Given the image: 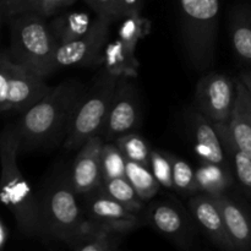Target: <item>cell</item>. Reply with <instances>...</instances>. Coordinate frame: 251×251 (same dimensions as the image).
<instances>
[{
  "label": "cell",
  "instance_id": "6",
  "mask_svg": "<svg viewBox=\"0 0 251 251\" xmlns=\"http://www.w3.org/2000/svg\"><path fill=\"white\" fill-rule=\"evenodd\" d=\"M77 196L70 176L59 178L49 186L41 202L42 234L69 245L86 218Z\"/></svg>",
  "mask_w": 251,
  "mask_h": 251
},
{
  "label": "cell",
  "instance_id": "3",
  "mask_svg": "<svg viewBox=\"0 0 251 251\" xmlns=\"http://www.w3.org/2000/svg\"><path fill=\"white\" fill-rule=\"evenodd\" d=\"M47 19L36 11L14 17L10 25L9 54L16 63L32 69L43 77L53 74V59L58 43Z\"/></svg>",
  "mask_w": 251,
  "mask_h": 251
},
{
  "label": "cell",
  "instance_id": "38",
  "mask_svg": "<svg viewBox=\"0 0 251 251\" xmlns=\"http://www.w3.org/2000/svg\"><path fill=\"white\" fill-rule=\"evenodd\" d=\"M39 1L41 0H27V5H28V11H37L39 6Z\"/></svg>",
  "mask_w": 251,
  "mask_h": 251
},
{
  "label": "cell",
  "instance_id": "5",
  "mask_svg": "<svg viewBox=\"0 0 251 251\" xmlns=\"http://www.w3.org/2000/svg\"><path fill=\"white\" fill-rule=\"evenodd\" d=\"M119 80L103 69L92 87L86 91L63 142L66 150H78L91 137L100 135Z\"/></svg>",
  "mask_w": 251,
  "mask_h": 251
},
{
  "label": "cell",
  "instance_id": "7",
  "mask_svg": "<svg viewBox=\"0 0 251 251\" xmlns=\"http://www.w3.org/2000/svg\"><path fill=\"white\" fill-rule=\"evenodd\" d=\"M32 69L12 60L9 51L0 55V110L25 113L50 91L51 86Z\"/></svg>",
  "mask_w": 251,
  "mask_h": 251
},
{
  "label": "cell",
  "instance_id": "17",
  "mask_svg": "<svg viewBox=\"0 0 251 251\" xmlns=\"http://www.w3.org/2000/svg\"><path fill=\"white\" fill-rule=\"evenodd\" d=\"M221 208L228 233L237 250H251V218L239 203L222 195L215 199Z\"/></svg>",
  "mask_w": 251,
  "mask_h": 251
},
{
  "label": "cell",
  "instance_id": "2",
  "mask_svg": "<svg viewBox=\"0 0 251 251\" xmlns=\"http://www.w3.org/2000/svg\"><path fill=\"white\" fill-rule=\"evenodd\" d=\"M21 152L15 126L6 127L0 139L1 161V202L12 213L17 228L28 238L42 234L41 202L17 166Z\"/></svg>",
  "mask_w": 251,
  "mask_h": 251
},
{
  "label": "cell",
  "instance_id": "22",
  "mask_svg": "<svg viewBox=\"0 0 251 251\" xmlns=\"http://www.w3.org/2000/svg\"><path fill=\"white\" fill-rule=\"evenodd\" d=\"M230 38L235 54L251 64V9L238 6L230 16Z\"/></svg>",
  "mask_w": 251,
  "mask_h": 251
},
{
  "label": "cell",
  "instance_id": "29",
  "mask_svg": "<svg viewBox=\"0 0 251 251\" xmlns=\"http://www.w3.org/2000/svg\"><path fill=\"white\" fill-rule=\"evenodd\" d=\"M172 166H173L174 189L183 194L199 193L196 173L190 164L172 154Z\"/></svg>",
  "mask_w": 251,
  "mask_h": 251
},
{
  "label": "cell",
  "instance_id": "13",
  "mask_svg": "<svg viewBox=\"0 0 251 251\" xmlns=\"http://www.w3.org/2000/svg\"><path fill=\"white\" fill-rule=\"evenodd\" d=\"M191 215L202 232L213 244L225 250H237L228 233L225 218L217 201L211 196L201 194L194 196L189 202Z\"/></svg>",
  "mask_w": 251,
  "mask_h": 251
},
{
  "label": "cell",
  "instance_id": "10",
  "mask_svg": "<svg viewBox=\"0 0 251 251\" xmlns=\"http://www.w3.org/2000/svg\"><path fill=\"white\" fill-rule=\"evenodd\" d=\"M140 100L135 86L122 77L117 86L100 136L107 142L134 131L140 120Z\"/></svg>",
  "mask_w": 251,
  "mask_h": 251
},
{
  "label": "cell",
  "instance_id": "12",
  "mask_svg": "<svg viewBox=\"0 0 251 251\" xmlns=\"http://www.w3.org/2000/svg\"><path fill=\"white\" fill-rule=\"evenodd\" d=\"M104 139L100 135L91 137L78 149L70 174V183L78 195L91 193L103 183L102 149Z\"/></svg>",
  "mask_w": 251,
  "mask_h": 251
},
{
  "label": "cell",
  "instance_id": "23",
  "mask_svg": "<svg viewBox=\"0 0 251 251\" xmlns=\"http://www.w3.org/2000/svg\"><path fill=\"white\" fill-rule=\"evenodd\" d=\"M125 176L134 186L135 191L142 201L150 200L153 198L159 190V181L152 173L151 168L137 162H132L127 159L126 162V174Z\"/></svg>",
  "mask_w": 251,
  "mask_h": 251
},
{
  "label": "cell",
  "instance_id": "30",
  "mask_svg": "<svg viewBox=\"0 0 251 251\" xmlns=\"http://www.w3.org/2000/svg\"><path fill=\"white\" fill-rule=\"evenodd\" d=\"M150 168L162 186L168 189L174 188L172 154L164 153L159 150H152Z\"/></svg>",
  "mask_w": 251,
  "mask_h": 251
},
{
  "label": "cell",
  "instance_id": "28",
  "mask_svg": "<svg viewBox=\"0 0 251 251\" xmlns=\"http://www.w3.org/2000/svg\"><path fill=\"white\" fill-rule=\"evenodd\" d=\"M126 162V157L123 154L117 144L104 142L102 149L103 180L125 176Z\"/></svg>",
  "mask_w": 251,
  "mask_h": 251
},
{
  "label": "cell",
  "instance_id": "31",
  "mask_svg": "<svg viewBox=\"0 0 251 251\" xmlns=\"http://www.w3.org/2000/svg\"><path fill=\"white\" fill-rule=\"evenodd\" d=\"M75 2L76 0H41L36 12L42 15L44 19H49V17L56 16Z\"/></svg>",
  "mask_w": 251,
  "mask_h": 251
},
{
  "label": "cell",
  "instance_id": "4",
  "mask_svg": "<svg viewBox=\"0 0 251 251\" xmlns=\"http://www.w3.org/2000/svg\"><path fill=\"white\" fill-rule=\"evenodd\" d=\"M180 32L191 65L198 70L215 61L220 0H179Z\"/></svg>",
  "mask_w": 251,
  "mask_h": 251
},
{
  "label": "cell",
  "instance_id": "11",
  "mask_svg": "<svg viewBox=\"0 0 251 251\" xmlns=\"http://www.w3.org/2000/svg\"><path fill=\"white\" fill-rule=\"evenodd\" d=\"M82 208L86 218L96 223L113 228L126 235L141 225L136 211L123 205L100 188L83 194Z\"/></svg>",
  "mask_w": 251,
  "mask_h": 251
},
{
  "label": "cell",
  "instance_id": "25",
  "mask_svg": "<svg viewBox=\"0 0 251 251\" xmlns=\"http://www.w3.org/2000/svg\"><path fill=\"white\" fill-rule=\"evenodd\" d=\"M115 144L120 149L126 159L142 164V166L151 167V152L150 145L141 135L137 132H127L115 140Z\"/></svg>",
  "mask_w": 251,
  "mask_h": 251
},
{
  "label": "cell",
  "instance_id": "37",
  "mask_svg": "<svg viewBox=\"0 0 251 251\" xmlns=\"http://www.w3.org/2000/svg\"><path fill=\"white\" fill-rule=\"evenodd\" d=\"M239 80L244 83L245 87H247L248 90H249V92L251 93V70L242 71L239 75Z\"/></svg>",
  "mask_w": 251,
  "mask_h": 251
},
{
  "label": "cell",
  "instance_id": "26",
  "mask_svg": "<svg viewBox=\"0 0 251 251\" xmlns=\"http://www.w3.org/2000/svg\"><path fill=\"white\" fill-rule=\"evenodd\" d=\"M105 194L112 196L123 205L127 206L131 210L140 212L142 207V200L135 191L134 186L131 185L126 176H119L103 180L102 185L100 186Z\"/></svg>",
  "mask_w": 251,
  "mask_h": 251
},
{
  "label": "cell",
  "instance_id": "35",
  "mask_svg": "<svg viewBox=\"0 0 251 251\" xmlns=\"http://www.w3.org/2000/svg\"><path fill=\"white\" fill-rule=\"evenodd\" d=\"M235 90H237V98L242 102L245 113L251 122V93L240 80L235 81Z\"/></svg>",
  "mask_w": 251,
  "mask_h": 251
},
{
  "label": "cell",
  "instance_id": "20",
  "mask_svg": "<svg viewBox=\"0 0 251 251\" xmlns=\"http://www.w3.org/2000/svg\"><path fill=\"white\" fill-rule=\"evenodd\" d=\"M215 126L222 140L228 162L234 169L235 176L240 185L251 194V158L235 144L228 123H215Z\"/></svg>",
  "mask_w": 251,
  "mask_h": 251
},
{
  "label": "cell",
  "instance_id": "24",
  "mask_svg": "<svg viewBox=\"0 0 251 251\" xmlns=\"http://www.w3.org/2000/svg\"><path fill=\"white\" fill-rule=\"evenodd\" d=\"M235 144L251 158V122L245 113L242 102L235 98L234 108L228 122Z\"/></svg>",
  "mask_w": 251,
  "mask_h": 251
},
{
  "label": "cell",
  "instance_id": "9",
  "mask_svg": "<svg viewBox=\"0 0 251 251\" xmlns=\"http://www.w3.org/2000/svg\"><path fill=\"white\" fill-rule=\"evenodd\" d=\"M196 105L213 123H228L234 108L235 83L225 74L210 73L196 86Z\"/></svg>",
  "mask_w": 251,
  "mask_h": 251
},
{
  "label": "cell",
  "instance_id": "32",
  "mask_svg": "<svg viewBox=\"0 0 251 251\" xmlns=\"http://www.w3.org/2000/svg\"><path fill=\"white\" fill-rule=\"evenodd\" d=\"M28 11L27 0H1V21L9 24L14 17Z\"/></svg>",
  "mask_w": 251,
  "mask_h": 251
},
{
  "label": "cell",
  "instance_id": "33",
  "mask_svg": "<svg viewBox=\"0 0 251 251\" xmlns=\"http://www.w3.org/2000/svg\"><path fill=\"white\" fill-rule=\"evenodd\" d=\"M120 0H95V12L98 16H105L114 20L120 19L119 16Z\"/></svg>",
  "mask_w": 251,
  "mask_h": 251
},
{
  "label": "cell",
  "instance_id": "34",
  "mask_svg": "<svg viewBox=\"0 0 251 251\" xmlns=\"http://www.w3.org/2000/svg\"><path fill=\"white\" fill-rule=\"evenodd\" d=\"M142 6V0H120L119 2V16L124 19L126 16L140 15Z\"/></svg>",
  "mask_w": 251,
  "mask_h": 251
},
{
  "label": "cell",
  "instance_id": "1",
  "mask_svg": "<svg viewBox=\"0 0 251 251\" xmlns=\"http://www.w3.org/2000/svg\"><path fill=\"white\" fill-rule=\"evenodd\" d=\"M85 93V86L78 81H63L53 86L37 104L22 113L15 125L21 152L48 149L65 141L71 120Z\"/></svg>",
  "mask_w": 251,
  "mask_h": 251
},
{
  "label": "cell",
  "instance_id": "36",
  "mask_svg": "<svg viewBox=\"0 0 251 251\" xmlns=\"http://www.w3.org/2000/svg\"><path fill=\"white\" fill-rule=\"evenodd\" d=\"M10 238V232L4 221H0V249L4 250Z\"/></svg>",
  "mask_w": 251,
  "mask_h": 251
},
{
  "label": "cell",
  "instance_id": "18",
  "mask_svg": "<svg viewBox=\"0 0 251 251\" xmlns=\"http://www.w3.org/2000/svg\"><path fill=\"white\" fill-rule=\"evenodd\" d=\"M100 64L104 70L117 77H135L139 73V60L119 38L105 44Z\"/></svg>",
  "mask_w": 251,
  "mask_h": 251
},
{
  "label": "cell",
  "instance_id": "39",
  "mask_svg": "<svg viewBox=\"0 0 251 251\" xmlns=\"http://www.w3.org/2000/svg\"><path fill=\"white\" fill-rule=\"evenodd\" d=\"M83 1H85L86 4H87L88 6L93 10V11H95V0H83Z\"/></svg>",
  "mask_w": 251,
  "mask_h": 251
},
{
  "label": "cell",
  "instance_id": "27",
  "mask_svg": "<svg viewBox=\"0 0 251 251\" xmlns=\"http://www.w3.org/2000/svg\"><path fill=\"white\" fill-rule=\"evenodd\" d=\"M150 29V22L142 19L141 15L124 17L122 26L118 31V38L123 42L130 51H136L137 43L144 38Z\"/></svg>",
  "mask_w": 251,
  "mask_h": 251
},
{
  "label": "cell",
  "instance_id": "8",
  "mask_svg": "<svg viewBox=\"0 0 251 251\" xmlns=\"http://www.w3.org/2000/svg\"><path fill=\"white\" fill-rule=\"evenodd\" d=\"M112 22L113 20L109 17L97 15L92 27L85 36L58 46L53 59V74L64 68H85L100 64Z\"/></svg>",
  "mask_w": 251,
  "mask_h": 251
},
{
  "label": "cell",
  "instance_id": "15",
  "mask_svg": "<svg viewBox=\"0 0 251 251\" xmlns=\"http://www.w3.org/2000/svg\"><path fill=\"white\" fill-rule=\"evenodd\" d=\"M149 222L161 234L186 248L190 243V226L179 206L168 201L154 202L149 208Z\"/></svg>",
  "mask_w": 251,
  "mask_h": 251
},
{
  "label": "cell",
  "instance_id": "21",
  "mask_svg": "<svg viewBox=\"0 0 251 251\" xmlns=\"http://www.w3.org/2000/svg\"><path fill=\"white\" fill-rule=\"evenodd\" d=\"M199 193L217 199L225 195L233 184V176L229 169L215 163H201L195 171Z\"/></svg>",
  "mask_w": 251,
  "mask_h": 251
},
{
  "label": "cell",
  "instance_id": "19",
  "mask_svg": "<svg viewBox=\"0 0 251 251\" xmlns=\"http://www.w3.org/2000/svg\"><path fill=\"white\" fill-rule=\"evenodd\" d=\"M93 22L86 12H60L49 22V27L58 46L76 41L85 36Z\"/></svg>",
  "mask_w": 251,
  "mask_h": 251
},
{
  "label": "cell",
  "instance_id": "14",
  "mask_svg": "<svg viewBox=\"0 0 251 251\" xmlns=\"http://www.w3.org/2000/svg\"><path fill=\"white\" fill-rule=\"evenodd\" d=\"M189 126L193 137L194 150L201 162L220 164L228 168L229 163L215 123L211 122L200 110H196L190 114Z\"/></svg>",
  "mask_w": 251,
  "mask_h": 251
},
{
  "label": "cell",
  "instance_id": "16",
  "mask_svg": "<svg viewBox=\"0 0 251 251\" xmlns=\"http://www.w3.org/2000/svg\"><path fill=\"white\" fill-rule=\"evenodd\" d=\"M125 234L85 218L69 247L76 251H115Z\"/></svg>",
  "mask_w": 251,
  "mask_h": 251
}]
</instances>
